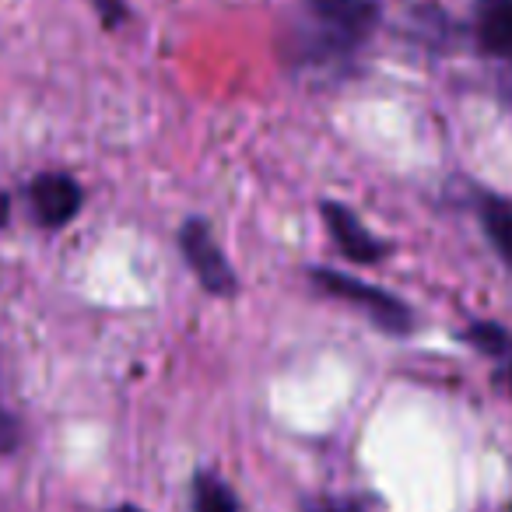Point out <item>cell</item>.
Returning a JSON list of instances; mask_svg holds the SVG:
<instances>
[{
	"label": "cell",
	"mask_w": 512,
	"mask_h": 512,
	"mask_svg": "<svg viewBox=\"0 0 512 512\" xmlns=\"http://www.w3.org/2000/svg\"><path fill=\"white\" fill-rule=\"evenodd\" d=\"M309 278H313V285L320 288V292H327L330 299L351 302L355 309H362V313L369 316L379 330H386V334L404 337L414 330L411 309H407L397 295L383 292V288L365 285V281L348 278V274H341V271H330V267H313Z\"/></svg>",
	"instance_id": "obj_1"
},
{
	"label": "cell",
	"mask_w": 512,
	"mask_h": 512,
	"mask_svg": "<svg viewBox=\"0 0 512 512\" xmlns=\"http://www.w3.org/2000/svg\"><path fill=\"white\" fill-rule=\"evenodd\" d=\"M320 29V57L362 46L379 25L376 0H302Z\"/></svg>",
	"instance_id": "obj_2"
},
{
	"label": "cell",
	"mask_w": 512,
	"mask_h": 512,
	"mask_svg": "<svg viewBox=\"0 0 512 512\" xmlns=\"http://www.w3.org/2000/svg\"><path fill=\"white\" fill-rule=\"evenodd\" d=\"M179 249H183V260L190 264V271L197 274V281L204 285V292L211 295H235L239 281H235L232 264L221 253L218 239L211 235L207 221L190 218L179 232Z\"/></svg>",
	"instance_id": "obj_3"
},
{
	"label": "cell",
	"mask_w": 512,
	"mask_h": 512,
	"mask_svg": "<svg viewBox=\"0 0 512 512\" xmlns=\"http://www.w3.org/2000/svg\"><path fill=\"white\" fill-rule=\"evenodd\" d=\"M29 200L39 225L60 228L81 211V186L64 172H43V176L32 179Z\"/></svg>",
	"instance_id": "obj_4"
},
{
	"label": "cell",
	"mask_w": 512,
	"mask_h": 512,
	"mask_svg": "<svg viewBox=\"0 0 512 512\" xmlns=\"http://www.w3.org/2000/svg\"><path fill=\"white\" fill-rule=\"evenodd\" d=\"M323 221H327V232L334 235L337 249H341L348 260H355V264H379L386 256V242L376 239V235L369 232V228L358 221L355 211H348L344 204H323Z\"/></svg>",
	"instance_id": "obj_5"
},
{
	"label": "cell",
	"mask_w": 512,
	"mask_h": 512,
	"mask_svg": "<svg viewBox=\"0 0 512 512\" xmlns=\"http://www.w3.org/2000/svg\"><path fill=\"white\" fill-rule=\"evenodd\" d=\"M474 36L488 57L512 60V0H477Z\"/></svg>",
	"instance_id": "obj_6"
},
{
	"label": "cell",
	"mask_w": 512,
	"mask_h": 512,
	"mask_svg": "<svg viewBox=\"0 0 512 512\" xmlns=\"http://www.w3.org/2000/svg\"><path fill=\"white\" fill-rule=\"evenodd\" d=\"M481 225H484V235L491 239V246L498 249V256L512 267V204L509 200L484 197L481 200Z\"/></svg>",
	"instance_id": "obj_7"
},
{
	"label": "cell",
	"mask_w": 512,
	"mask_h": 512,
	"mask_svg": "<svg viewBox=\"0 0 512 512\" xmlns=\"http://www.w3.org/2000/svg\"><path fill=\"white\" fill-rule=\"evenodd\" d=\"M193 512H239V498L218 474L193 477Z\"/></svg>",
	"instance_id": "obj_8"
},
{
	"label": "cell",
	"mask_w": 512,
	"mask_h": 512,
	"mask_svg": "<svg viewBox=\"0 0 512 512\" xmlns=\"http://www.w3.org/2000/svg\"><path fill=\"white\" fill-rule=\"evenodd\" d=\"M463 341L474 344L488 358H505V362L512 358V334L505 327H498V323H470L463 330Z\"/></svg>",
	"instance_id": "obj_9"
},
{
	"label": "cell",
	"mask_w": 512,
	"mask_h": 512,
	"mask_svg": "<svg viewBox=\"0 0 512 512\" xmlns=\"http://www.w3.org/2000/svg\"><path fill=\"white\" fill-rule=\"evenodd\" d=\"M18 446H22V421L0 407V460L15 453Z\"/></svg>",
	"instance_id": "obj_10"
},
{
	"label": "cell",
	"mask_w": 512,
	"mask_h": 512,
	"mask_svg": "<svg viewBox=\"0 0 512 512\" xmlns=\"http://www.w3.org/2000/svg\"><path fill=\"white\" fill-rule=\"evenodd\" d=\"M99 8H102V15H106V25H116L123 15H127L120 0H99Z\"/></svg>",
	"instance_id": "obj_11"
},
{
	"label": "cell",
	"mask_w": 512,
	"mask_h": 512,
	"mask_svg": "<svg viewBox=\"0 0 512 512\" xmlns=\"http://www.w3.org/2000/svg\"><path fill=\"white\" fill-rule=\"evenodd\" d=\"M309 512H358V505H344V502H323V505H313Z\"/></svg>",
	"instance_id": "obj_12"
},
{
	"label": "cell",
	"mask_w": 512,
	"mask_h": 512,
	"mask_svg": "<svg viewBox=\"0 0 512 512\" xmlns=\"http://www.w3.org/2000/svg\"><path fill=\"white\" fill-rule=\"evenodd\" d=\"M8 218H11V197L4 190H0V228L8 225Z\"/></svg>",
	"instance_id": "obj_13"
},
{
	"label": "cell",
	"mask_w": 512,
	"mask_h": 512,
	"mask_svg": "<svg viewBox=\"0 0 512 512\" xmlns=\"http://www.w3.org/2000/svg\"><path fill=\"white\" fill-rule=\"evenodd\" d=\"M498 383H502V386H505V390H509V393H512V358H509V362H505V365H502V372H498Z\"/></svg>",
	"instance_id": "obj_14"
},
{
	"label": "cell",
	"mask_w": 512,
	"mask_h": 512,
	"mask_svg": "<svg viewBox=\"0 0 512 512\" xmlns=\"http://www.w3.org/2000/svg\"><path fill=\"white\" fill-rule=\"evenodd\" d=\"M109 512H144V509H137V505H116V509H109Z\"/></svg>",
	"instance_id": "obj_15"
},
{
	"label": "cell",
	"mask_w": 512,
	"mask_h": 512,
	"mask_svg": "<svg viewBox=\"0 0 512 512\" xmlns=\"http://www.w3.org/2000/svg\"><path fill=\"white\" fill-rule=\"evenodd\" d=\"M509 99H512V78H509Z\"/></svg>",
	"instance_id": "obj_16"
}]
</instances>
